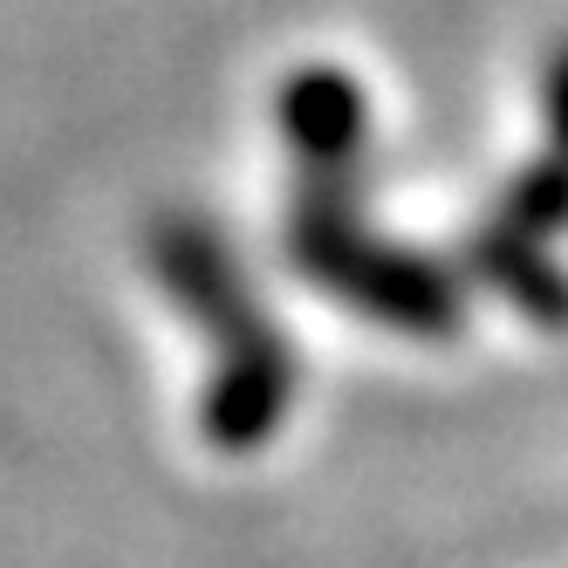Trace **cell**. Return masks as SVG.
<instances>
[{"instance_id": "obj_5", "label": "cell", "mask_w": 568, "mask_h": 568, "mask_svg": "<svg viewBox=\"0 0 568 568\" xmlns=\"http://www.w3.org/2000/svg\"><path fill=\"white\" fill-rule=\"evenodd\" d=\"M466 267L535 329H568V267L548 240H527L507 220H479L466 233Z\"/></svg>"}, {"instance_id": "obj_6", "label": "cell", "mask_w": 568, "mask_h": 568, "mask_svg": "<svg viewBox=\"0 0 568 568\" xmlns=\"http://www.w3.org/2000/svg\"><path fill=\"white\" fill-rule=\"evenodd\" d=\"M494 220H507L514 233H527V240H555L568 233V158H555V151H541V158H527V165L500 185V206H494Z\"/></svg>"}, {"instance_id": "obj_7", "label": "cell", "mask_w": 568, "mask_h": 568, "mask_svg": "<svg viewBox=\"0 0 568 568\" xmlns=\"http://www.w3.org/2000/svg\"><path fill=\"white\" fill-rule=\"evenodd\" d=\"M541 110H548V151L568 158V42L548 55V75H541Z\"/></svg>"}, {"instance_id": "obj_1", "label": "cell", "mask_w": 568, "mask_h": 568, "mask_svg": "<svg viewBox=\"0 0 568 568\" xmlns=\"http://www.w3.org/2000/svg\"><path fill=\"white\" fill-rule=\"evenodd\" d=\"M288 261L302 281H315L322 295H336L343 308L384 322L397 336L445 343L466 329V281L459 267H445L418 247L363 226L356 179H302L288 206Z\"/></svg>"}, {"instance_id": "obj_2", "label": "cell", "mask_w": 568, "mask_h": 568, "mask_svg": "<svg viewBox=\"0 0 568 568\" xmlns=\"http://www.w3.org/2000/svg\"><path fill=\"white\" fill-rule=\"evenodd\" d=\"M144 261L158 274V288H165V302L213 349L240 343L247 329L267 322L261 302H254V288H247V267H240V254L226 247V233L213 220H199V213H158L144 226Z\"/></svg>"}, {"instance_id": "obj_3", "label": "cell", "mask_w": 568, "mask_h": 568, "mask_svg": "<svg viewBox=\"0 0 568 568\" xmlns=\"http://www.w3.org/2000/svg\"><path fill=\"white\" fill-rule=\"evenodd\" d=\"M288 404H295V343L267 315L261 329L213 349L206 390H199V438H206L213 453L240 459V453H254V445H267L288 425Z\"/></svg>"}, {"instance_id": "obj_4", "label": "cell", "mask_w": 568, "mask_h": 568, "mask_svg": "<svg viewBox=\"0 0 568 568\" xmlns=\"http://www.w3.org/2000/svg\"><path fill=\"white\" fill-rule=\"evenodd\" d=\"M281 144L295 151L302 179H356L363 144H371V97L336 62H302L274 90Z\"/></svg>"}]
</instances>
